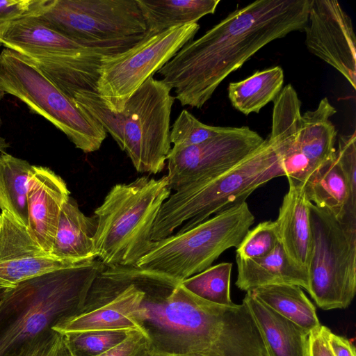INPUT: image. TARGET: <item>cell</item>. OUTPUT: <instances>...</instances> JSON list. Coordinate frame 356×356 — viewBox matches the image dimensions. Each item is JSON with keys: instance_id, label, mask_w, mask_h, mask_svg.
Here are the masks:
<instances>
[{"instance_id": "b9f144b4", "label": "cell", "mask_w": 356, "mask_h": 356, "mask_svg": "<svg viewBox=\"0 0 356 356\" xmlns=\"http://www.w3.org/2000/svg\"><path fill=\"white\" fill-rule=\"evenodd\" d=\"M0 45H1V44H0Z\"/></svg>"}, {"instance_id": "f1b7e54d", "label": "cell", "mask_w": 356, "mask_h": 356, "mask_svg": "<svg viewBox=\"0 0 356 356\" xmlns=\"http://www.w3.org/2000/svg\"><path fill=\"white\" fill-rule=\"evenodd\" d=\"M134 330H91L62 334L71 356H98L122 342Z\"/></svg>"}, {"instance_id": "ac0fdd59", "label": "cell", "mask_w": 356, "mask_h": 356, "mask_svg": "<svg viewBox=\"0 0 356 356\" xmlns=\"http://www.w3.org/2000/svg\"><path fill=\"white\" fill-rule=\"evenodd\" d=\"M289 189L284 196L275 220L283 248L298 266L307 269L312 252V234L308 200L305 185L288 179Z\"/></svg>"}, {"instance_id": "d590c367", "label": "cell", "mask_w": 356, "mask_h": 356, "mask_svg": "<svg viewBox=\"0 0 356 356\" xmlns=\"http://www.w3.org/2000/svg\"><path fill=\"white\" fill-rule=\"evenodd\" d=\"M31 356H71L62 334L56 333L45 341Z\"/></svg>"}, {"instance_id": "52a82bcc", "label": "cell", "mask_w": 356, "mask_h": 356, "mask_svg": "<svg viewBox=\"0 0 356 356\" xmlns=\"http://www.w3.org/2000/svg\"><path fill=\"white\" fill-rule=\"evenodd\" d=\"M254 219L246 202L236 204L188 231L153 241L135 266L181 282L237 248Z\"/></svg>"}, {"instance_id": "8fae6325", "label": "cell", "mask_w": 356, "mask_h": 356, "mask_svg": "<svg viewBox=\"0 0 356 356\" xmlns=\"http://www.w3.org/2000/svg\"><path fill=\"white\" fill-rule=\"evenodd\" d=\"M199 29L197 23L172 27L124 52L103 56L97 85L102 102L111 111L122 112L130 96L193 40Z\"/></svg>"}, {"instance_id": "e575fe53", "label": "cell", "mask_w": 356, "mask_h": 356, "mask_svg": "<svg viewBox=\"0 0 356 356\" xmlns=\"http://www.w3.org/2000/svg\"><path fill=\"white\" fill-rule=\"evenodd\" d=\"M330 331L321 325L309 334V356H334L327 341Z\"/></svg>"}, {"instance_id": "d4e9b609", "label": "cell", "mask_w": 356, "mask_h": 356, "mask_svg": "<svg viewBox=\"0 0 356 356\" xmlns=\"http://www.w3.org/2000/svg\"><path fill=\"white\" fill-rule=\"evenodd\" d=\"M249 291L271 309L298 325L309 334L321 325L314 304L299 286L272 284Z\"/></svg>"}, {"instance_id": "5b68a950", "label": "cell", "mask_w": 356, "mask_h": 356, "mask_svg": "<svg viewBox=\"0 0 356 356\" xmlns=\"http://www.w3.org/2000/svg\"><path fill=\"white\" fill-rule=\"evenodd\" d=\"M170 91L161 79L150 76L119 113L111 111L96 92L79 90L70 99L111 136L138 172L157 174L171 149L170 122L175 99Z\"/></svg>"}, {"instance_id": "5bb4252c", "label": "cell", "mask_w": 356, "mask_h": 356, "mask_svg": "<svg viewBox=\"0 0 356 356\" xmlns=\"http://www.w3.org/2000/svg\"><path fill=\"white\" fill-rule=\"evenodd\" d=\"M337 111L327 97L301 115L296 135L282 158L287 179L305 185L335 154L337 130L330 118Z\"/></svg>"}, {"instance_id": "484cf974", "label": "cell", "mask_w": 356, "mask_h": 356, "mask_svg": "<svg viewBox=\"0 0 356 356\" xmlns=\"http://www.w3.org/2000/svg\"><path fill=\"white\" fill-rule=\"evenodd\" d=\"M33 165L6 152L0 154V209L27 227L29 181Z\"/></svg>"}, {"instance_id": "d6986e66", "label": "cell", "mask_w": 356, "mask_h": 356, "mask_svg": "<svg viewBox=\"0 0 356 356\" xmlns=\"http://www.w3.org/2000/svg\"><path fill=\"white\" fill-rule=\"evenodd\" d=\"M236 286L245 291L272 284H293L309 291L308 270L296 264L280 242L268 254L253 259L236 257Z\"/></svg>"}, {"instance_id": "ba28073f", "label": "cell", "mask_w": 356, "mask_h": 356, "mask_svg": "<svg viewBox=\"0 0 356 356\" xmlns=\"http://www.w3.org/2000/svg\"><path fill=\"white\" fill-rule=\"evenodd\" d=\"M34 15L81 46L107 56L124 52L146 37L136 0H44Z\"/></svg>"}, {"instance_id": "1f68e13d", "label": "cell", "mask_w": 356, "mask_h": 356, "mask_svg": "<svg viewBox=\"0 0 356 356\" xmlns=\"http://www.w3.org/2000/svg\"><path fill=\"white\" fill-rule=\"evenodd\" d=\"M336 156L347 177L352 194L356 197V134L341 135Z\"/></svg>"}, {"instance_id": "cb8c5ba5", "label": "cell", "mask_w": 356, "mask_h": 356, "mask_svg": "<svg viewBox=\"0 0 356 356\" xmlns=\"http://www.w3.org/2000/svg\"><path fill=\"white\" fill-rule=\"evenodd\" d=\"M150 38L170 28L197 23L213 14L220 0H136Z\"/></svg>"}, {"instance_id": "f546056e", "label": "cell", "mask_w": 356, "mask_h": 356, "mask_svg": "<svg viewBox=\"0 0 356 356\" xmlns=\"http://www.w3.org/2000/svg\"><path fill=\"white\" fill-rule=\"evenodd\" d=\"M227 128L205 124L188 111L183 110L172 125L170 140L173 144V148H184L215 137Z\"/></svg>"}, {"instance_id": "30bf717a", "label": "cell", "mask_w": 356, "mask_h": 356, "mask_svg": "<svg viewBox=\"0 0 356 356\" xmlns=\"http://www.w3.org/2000/svg\"><path fill=\"white\" fill-rule=\"evenodd\" d=\"M309 209L313 245L308 293L323 310L345 309L356 293V223L312 202Z\"/></svg>"}, {"instance_id": "e0dca14e", "label": "cell", "mask_w": 356, "mask_h": 356, "mask_svg": "<svg viewBox=\"0 0 356 356\" xmlns=\"http://www.w3.org/2000/svg\"><path fill=\"white\" fill-rule=\"evenodd\" d=\"M0 44L34 58L72 57L97 51L86 48L62 35L34 14L15 20L5 27L0 33Z\"/></svg>"}, {"instance_id": "6da1fadb", "label": "cell", "mask_w": 356, "mask_h": 356, "mask_svg": "<svg viewBox=\"0 0 356 356\" xmlns=\"http://www.w3.org/2000/svg\"><path fill=\"white\" fill-rule=\"evenodd\" d=\"M144 293L138 327L147 337V350L204 356H268L247 304H216L181 282L136 266L120 267Z\"/></svg>"}, {"instance_id": "7c38bea8", "label": "cell", "mask_w": 356, "mask_h": 356, "mask_svg": "<svg viewBox=\"0 0 356 356\" xmlns=\"http://www.w3.org/2000/svg\"><path fill=\"white\" fill-rule=\"evenodd\" d=\"M264 141L248 127H227L222 134L197 145L172 147L168 156V179L171 190L213 179L257 149Z\"/></svg>"}, {"instance_id": "2e32d148", "label": "cell", "mask_w": 356, "mask_h": 356, "mask_svg": "<svg viewBox=\"0 0 356 356\" xmlns=\"http://www.w3.org/2000/svg\"><path fill=\"white\" fill-rule=\"evenodd\" d=\"M65 181L46 167L33 165L29 181L27 229L46 252L50 253L63 205L70 197Z\"/></svg>"}, {"instance_id": "603a6c76", "label": "cell", "mask_w": 356, "mask_h": 356, "mask_svg": "<svg viewBox=\"0 0 356 356\" xmlns=\"http://www.w3.org/2000/svg\"><path fill=\"white\" fill-rule=\"evenodd\" d=\"M93 51L79 56L65 58H28L65 95L71 98L79 90L97 92L99 69L103 56Z\"/></svg>"}, {"instance_id": "ffe728a7", "label": "cell", "mask_w": 356, "mask_h": 356, "mask_svg": "<svg viewBox=\"0 0 356 356\" xmlns=\"http://www.w3.org/2000/svg\"><path fill=\"white\" fill-rule=\"evenodd\" d=\"M243 300L249 307L268 356H309V334L263 303L250 291Z\"/></svg>"}, {"instance_id": "4fadbf2b", "label": "cell", "mask_w": 356, "mask_h": 356, "mask_svg": "<svg viewBox=\"0 0 356 356\" xmlns=\"http://www.w3.org/2000/svg\"><path fill=\"white\" fill-rule=\"evenodd\" d=\"M307 49L356 89V38L351 17L336 0H311L305 26Z\"/></svg>"}, {"instance_id": "3957f363", "label": "cell", "mask_w": 356, "mask_h": 356, "mask_svg": "<svg viewBox=\"0 0 356 356\" xmlns=\"http://www.w3.org/2000/svg\"><path fill=\"white\" fill-rule=\"evenodd\" d=\"M296 122L288 111L273 110L271 131L243 160L218 176L179 188L163 203L153 225L152 240L184 232L216 214L245 202L257 188L284 175L282 158L290 146Z\"/></svg>"}, {"instance_id": "7a4b0ae2", "label": "cell", "mask_w": 356, "mask_h": 356, "mask_svg": "<svg viewBox=\"0 0 356 356\" xmlns=\"http://www.w3.org/2000/svg\"><path fill=\"white\" fill-rule=\"evenodd\" d=\"M311 0H258L186 44L156 72L181 106L200 108L222 81L269 42L303 31Z\"/></svg>"}, {"instance_id": "8d00e7d4", "label": "cell", "mask_w": 356, "mask_h": 356, "mask_svg": "<svg viewBox=\"0 0 356 356\" xmlns=\"http://www.w3.org/2000/svg\"><path fill=\"white\" fill-rule=\"evenodd\" d=\"M327 341L334 356H355V348L348 339L336 334L330 330Z\"/></svg>"}, {"instance_id": "f35d334b", "label": "cell", "mask_w": 356, "mask_h": 356, "mask_svg": "<svg viewBox=\"0 0 356 356\" xmlns=\"http://www.w3.org/2000/svg\"><path fill=\"white\" fill-rule=\"evenodd\" d=\"M2 94L0 92V99L2 97ZM1 124V120H0ZM9 147L8 143L6 140V139L0 136V153H5L7 148Z\"/></svg>"}, {"instance_id": "d6a6232c", "label": "cell", "mask_w": 356, "mask_h": 356, "mask_svg": "<svg viewBox=\"0 0 356 356\" xmlns=\"http://www.w3.org/2000/svg\"><path fill=\"white\" fill-rule=\"evenodd\" d=\"M44 0H0V33L11 22L35 14Z\"/></svg>"}, {"instance_id": "8992f818", "label": "cell", "mask_w": 356, "mask_h": 356, "mask_svg": "<svg viewBox=\"0 0 356 356\" xmlns=\"http://www.w3.org/2000/svg\"><path fill=\"white\" fill-rule=\"evenodd\" d=\"M167 175L113 186L95 211L96 258L107 268L135 266L149 249L153 225L171 195Z\"/></svg>"}, {"instance_id": "836d02e7", "label": "cell", "mask_w": 356, "mask_h": 356, "mask_svg": "<svg viewBox=\"0 0 356 356\" xmlns=\"http://www.w3.org/2000/svg\"><path fill=\"white\" fill-rule=\"evenodd\" d=\"M149 348V341L139 329L133 330L122 342L98 356H138Z\"/></svg>"}, {"instance_id": "83f0119b", "label": "cell", "mask_w": 356, "mask_h": 356, "mask_svg": "<svg viewBox=\"0 0 356 356\" xmlns=\"http://www.w3.org/2000/svg\"><path fill=\"white\" fill-rule=\"evenodd\" d=\"M232 269V263H220L186 279L181 284L204 300L218 305H230L234 303L230 298Z\"/></svg>"}, {"instance_id": "ab89813d", "label": "cell", "mask_w": 356, "mask_h": 356, "mask_svg": "<svg viewBox=\"0 0 356 356\" xmlns=\"http://www.w3.org/2000/svg\"><path fill=\"white\" fill-rule=\"evenodd\" d=\"M3 291V290H0V300H1V291Z\"/></svg>"}, {"instance_id": "60d3db41", "label": "cell", "mask_w": 356, "mask_h": 356, "mask_svg": "<svg viewBox=\"0 0 356 356\" xmlns=\"http://www.w3.org/2000/svg\"><path fill=\"white\" fill-rule=\"evenodd\" d=\"M0 290H2V289H0Z\"/></svg>"}, {"instance_id": "9c48e42d", "label": "cell", "mask_w": 356, "mask_h": 356, "mask_svg": "<svg viewBox=\"0 0 356 356\" xmlns=\"http://www.w3.org/2000/svg\"><path fill=\"white\" fill-rule=\"evenodd\" d=\"M0 92L25 103L63 132L85 153L98 150L106 132L65 95L33 62L9 49L0 53Z\"/></svg>"}, {"instance_id": "4dcf8cb0", "label": "cell", "mask_w": 356, "mask_h": 356, "mask_svg": "<svg viewBox=\"0 0 356 356\" xmlns=\"http://www.w3.org/2000/svg\"><path fill=\"white\" fill-rule=\"evenodd\" d=\"M280 242L276 221L268 220L259 223L249 229L236 248V257L253 259L270 253Z\"/></svg>"}, {"instance_id": "74e56055", "label": "cell", "mask_w": 356, "mask_h": 356, "mask_svg": "<svg viewBox=\"0 0 356 356\" xmlns=\"http://www.w3.org/2000/svg\"><path fill=\"white\" fill-rule=\"evenodd\" d=\"M138 356H204L200 354L195 353H183V354H171V353H154L149 350H145Z\"/></svg>"}, {"instance_id": "277c9868", "label": "cell", "mask_w": 356, "mask_h": 356, "mask_svg": "<svg viewBox=\"0 0 356 356\" xmlns=\"http://www.w3.org/2000/svg\"><path fill=\"white\" fill-rule=\"evenodd\" d=\"M104 268L96 259L3 289L0 356H31L56 333L54 325L81 311L91 285Z\"/></svg>"}, {"instance_id": "4316f807", "label": "cell", "mask_w": 356, "mask_h": 356, "mask_svg": "<svg viewBox=\"0 0 356 356\" xmlns=\"http://www.w3.org/2000/svg\"><path fill=\"white\" fill-rule=\"evenodd\" d=\"M284 80L280 67L258 71L244 80L230 83L228 97L232 105L243 114L259 113L279 95Z\"/></svg>"}, {"instance_id": "9a60e30c", "label": "cell", "mask_w": 356, "mask_h": 356, "mask_svg": "<svg viewBox=\"0 0 356 356\" xmlns=\"http://www.w3.org/2000/svg\"><path fill=\"white\" fill-rule=\"evenodd\" d=\"M82 263L58 259L44 252L26 227L6 211L0 213V289Z\"/></svg>"}, {"instance_id": "44dd1931", "label": "cell", "mask_w": 356, "mask_h": 356, "mask_svg": "<svg viewBox=\"0 0 356 356\" xmlns=\"http://www.w3.org/2000/svg\"><path fill=\"white\" fill-rule=\"evenodd\" d=\"M95 216H87L71 197L63 207L50 254L74 262L96 259L94 236Z\"/></svg>"}, {"instance_id": "7402d4cb", "label": "cell", "mask_w": 356, "mask_h": 356, "mask_svg": "<svg viewBox=\"0 0 356 356\" xmlns=\"http://www.w3.org/2000/svg\"><path fill=\"white\" fill-rule=\"evenodd\" d=\"M305 191L312 204L327 209L341 220L356 223V197L336 153L307 182Z\"/></svg>"}]
</instances>
